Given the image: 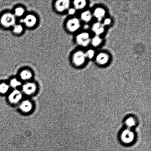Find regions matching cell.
Here are the masks:
<instances>
[{"instance_id": "obj_1", "label": "cell", "mask_w": 151, "mask_h": 151, "mask_svg": "<svg viewBox=\"0 0 151 151\" xmlns=\"http://www.w3.org/2000/svg\"><path fill=\"white\" fill-rule=\"evenodd\" d=\"M16 17L13 13H6L1 16L0 23L3 26L5 27H13L16 24Z\"/></svg>"}, {"instance_id": "obj_2", "label": "cell", "mask_w": 151, "mask_h": 151, "mask_svg": "<svg viewBox=\"0 0 151 151\" xmlns=\"http://www.w3.org/2000/svg\"><path fill=\"white\" fill-rule=\"evenodd\" d=\"M22 22L27 27H33L37 23V17L33 14H28L24 16Z\"/></svg>"}, {"instance_id": "obj_3", "label": "cell", "mask_w": 151, "mask_h": 151, "mask_svg": "<svg viewBox=\"0 0 151 151\" xmlns=\"http://www.w3.org/2000/svg\"><path fill=\"white\" fill-rule=\"evenodd\" d=\"M86 57V54L83 52H77L73 56V63L76 65H81L85 62Z\"/></svg>"}, {"instance_id": "obj_4", "label": "cell", "mask_w": 151, "mask_h": 151, "mask_svg": "<svg viewBox=\"0 0 151 151\" xmlns=\"http://www.w3.org/2000/svg\"><path fill=\"white\" fill-rule=\"evenodd\" d=\"M77 42L83 46H87L90 41V35L88 33L83 32L78 35L76 37Z\"/></svg>"}, {"instance_id": "obj_5", "label": "cell", "mask_w": 151, "mask_h": 151, "mask_svg": "<svg viewBox=\"0 0 151 151\" xmlns=\"http://www.w3.org/2000/svg\"><path fill=\"white\" fill-rule=\"evenodd\" d=\"M66 27L70 32H75L80 27L79 20L75 18L69 19L66 23Z\"/></svg>"}, {"instance_id": "obj_6", "label": "cell", "mask_w": 151, "mask_h": 151, "mask_svg": "<svg viewBox=\"0 0 151 151\" xmlns=\"http://www.w3.org/2000/svg\"><path fill=\"white\" fill-rule=\"evenodd\" d=\"M70 1L67 0H60L56 1L55 7L59 12H63L69 9Z\"/></svg>"}, {"instance_id": "obj_7", "label": "cell", "mask_w": 151, "mask_h": 151, "mask_svg": "<svg viewBox=\"0 0 151 151\" xmlns=\"http://www.w3.org/2000/svg\"><path fill=\"white\" fill-rule=\"evenodd\" d=\"M36 86L32 82H28L25 84L22 87V90L25 94L30 95L34 94L36 90Z\"/></svg>"}, {"instance_id": "obj_8", "label": "cell", "mask_w": 151, "mask_h": 151, "mask_svg": "<svg viewBox=\"0 0 151 151\" xmlns=\"http://www.w3.org/2000/svg\"><path fill=\"white\" fill-rule=\"evenodd\" d=\"M22 94L21 92L18 90H13L9 96V99L11 103H16L21 100Z\"/></svg>"}, {"instance_id": "obj_9", "label": "cell", "mask_w": 151, "mask_h": 151, "mask_svg": "<svg viewBox=\"0 0 151 151\" xmlns=\"http://www.w3.org/2000/svg\"><path fill=\"white\" fill-rule=\"evenodd\" d=\"M20 109L24 112H29L32 110V104L29 100H25L22 102L20 106Z\"/></svg>"}, {"instance_id": "obj_10", "label": "cell", "mask_w": 151, "mask_h": 151, "mask_svg": "<svg viewBox=\"0 0 151 151\" xmlns=\"http://www.w3.org/2000/svg\"><path fill=\"white\" fill-rule=\"evenodd\" d=\"M109 60V56L107 55L104 53H101L99 54L96 58V60L97 63L101 65L106 64Z\"/></svg>"}, {"instance_id": "obj_11", "label": "cell", "mask_w": 151, "mask_h": 151, "mask_svg": "<svg viewBox=\"0 0 151 151\" xmlns=\"http://www.w3.org/2000/svg\"><path fill=\"white\" fill-rule=\"evenodd\" d=\"M20 76L21 78L23 81H27L32 78V74L30 70L25 69L21 72Z\"/></svg>"}, {"instance_id": "obj_12", "label": "cell", "mask_w": 151, "mask_h": 151, "mask_svg": "<svg viewBox=\"0 0 151 151\" xmlns=\"http://www.w3.org/2000/svg\"><path fill=\"white\" fill-rule=\"evenodd\" d=\"M106 14V12L103 9L98 8L94 12V16L99 20H101Z\"/></svg>"}, {"instance_id": "obj_13", "label": "cell", "mask_w": 151, "mask_h": 151, "mask_svg": "<svg viewBox=\"0 0 151 151\" xmlns=\"http://www.w3.org/2000/svg\"><path fill=\"white\" fill-rule=\"evenodd\" d=\"M25 13L24 9L22 7H18L14 10V13H13L16 17H21L24 16Z\"/></svg>"}, {"instance_id": "obj_14", "label": "cell", "mask_w": 151, "mask_h": 151, "mask_svg": "<svg viewBox=\"0 0 151 151\" xmlns=\"http://www.w3.org/2000/svg\"><path fill=\"white\" fill-rule=\"evenodd\" d=\"M75 8L77 9H81L85 6L86 3L85 1H75L73 2Z\"/></svg>"}, {"instance_id": "obj_15", "label": "cell", "mask_w": 151, "mask_h": 151, "mask_svg": "<svg viewBox=\"0 0 151 151\" xmlns=\"http://www.w3.org/2000/svg\"><path fill=\"white\" fill-rule=\"evenodd\" d=\"M81 18L84 21L89 22L92 18V15L89 11H86L83 12L81 14Z\"/></svg>"}, {"instance_id": "obj_16", "label": "cell", "mask_w": 151, "mask_h": 151, "mask_svg": "<svg viewBox=\"0 0 151 151\" xmlns=\"http://www.w3.org/2000/svg\"><path fill=\"white\" fill-rule=\"evenodd\" d=\"M9 89V86L6 83H1L0 84V93L1 94H5Z\"/></svg>"}, {"instance_id": "obj_17", "label": "cell", "mask_w": 151, "mask_h": 151, "mask_svg": "<svg viewBox=\"0 0 151 151\" xmlns=\"http://www.w3.org/2000/svg\"><path fill=\"white\" fill-rule=\"evenodd\" d=\"M23 30V26L21 24H15L13 27V32L16 34L21 33Z\"/></svg>"}, {"instance_id": "obj_18", "label": "cell", "mask_w": 151, "mask_h": 151, "mask_svg": "<svg viewBox=\"0 0 151 151\" xmlns=\"http://www.w3.org/2000/svg\"><path fill=\"white\" fill-rule=\"evenodd\" d=\"M10 84L13 88H16L21 85V82L16 78H13L10 81Z\"/></svg>"}, {"instance_id": "obj_19", "label": "cell", "mask_w": 151, "mask_h": 151, "mask_svg": "<svg viewBox=\"0 0 151 151\" xmlns=\"http://www.w3.org/2000/svg\"><path fill=\"white\" fill-rule=\"evenodd\" d=\"M101 42V39L99 36H97L95 37L94 38H93L92 41V45L95 47L97 46L100 45Z\"/></svg>"}, {"instance_id": "obj_20", "label": "cell", "mask_w": 151, "mask_h": 151, "mask_svg": "<svg viewBox=\"0 0 151 151\" xmlns=\"http://www.w3.org/2000/svg\"><path fill=\"white\" fill-rule=\"evenodd\" d=\"M86 57L88 58H92L94 55V51L92 50H88L86 53Z\"/></svg>"}, {"instance_id": "obj_21", "label": "cell", "mask_w": 151, "mask_h": 151, "mask_svg": "<svg viewBox=\"0 0 151 151\" xmlns=\"http://www.w3.org/2000/svg\"><path fill=\"white\" fill-rule=\"evenodd\" d=\"M102 26V25L99 22L94 23L92 27L93 30L95 32Z\"/></svg>"}, {"instance_id": "obj_22", "label": "cell", "mask_w": 151, "mask_h": 151, "mask_svg": "<svg viewBox=\"0 0 151 151\" xmlns=\"http://www.w3.org/2000/svg\"><path fill=\"white\" fill-rule=\"evenodd\" d=\"M104 31V28L103 26H102L97 31H96L95 33L97 35H99L103 33Z\"/></svg>"}, {"instance_id": "obj_23", "label": "cell", "mask_w": 151, "mask_h": 151, "mask_svg": "<svg viewBox=\"0 0 151 151\" xmlns=\"http://www.w3.org/2000/svg\"><path fill=\"white\" fill-rule=\"evenodd\" d=\"M76 12L75 9L74 8L69 9L68 10V13L69 14L73 15Z\"/></svg>"}, {"instance_id": "obj_24", "label": "cell", "mask_w": 151, "mask_h": 151, "mask_svg": "<svg viewBox=\"0 0 151 151\" xmlns=\"http://www.w3.org/2000/svg\"><path fill=\"white\" fill-rule=\"evenodd\" d=\"M111 20L109 19H105L104 21V24L105 25H108L110 24Z\"/></svg>"}]
</instances>
